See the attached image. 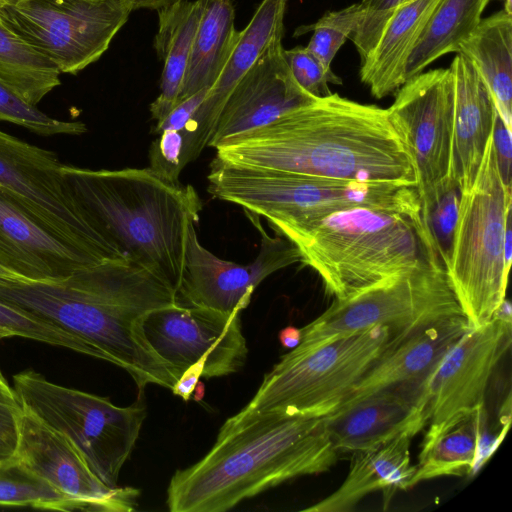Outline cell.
Segmentation results:
<instances>
[{
  "instance_id": "1",
  "label": "cell",
  "mask_w": 512,
  "mask_h": 512,
  "mask_svg": "<svg viewBox=\"0 0 512 512\" xmlns=\"http://www.w3.org/2000/svg\"><path fill=\"white\" fill-rule=\"evenodd\" d=\"M0 299L83 340L95 358L127 371L139 395L148 384L171 389L177 382L142 329L148 314L178 304L176 290L129 257L92 264L55 281L0 279Z\"/></svg>"
},
{
  "instance_id": "2",
  "label": "cell",
  "mask_w": 512,
  "mask_h": 512,
  "mask_svg": "<svg viewBox=\"0 0 512 512\" xmlns=\"http://www.w3.org/2000/svg\"><path fill=\"white\" fill-rule=\"evenodd\" d=\"M215 158L255 169L417 185L412 158L387 109L337 93L224 142Z\"/></svg>"
},
{
  "instance_id": "3",
  "label": "cell",
  "mask_w": 512,
  "mask_h": 512,
  "mask_svg": "<svg viewBox=\"0 0 512 512\" xmlns=\"http://www.w3.org/2000/svg\"><path fill=\"white\" fill-rule=\"evenodd\" d=\"M338 455L324 417L242 408L201 460L175 472L166 503L171 512H224L290 479L326 472Z\"/></svg>"
},
{
  "instance_id": "4",
  "label": "cell",
  "mask_w": 512,
  "mask_h": 512,
  "mask_svg": "<svg viewBox=\"0 0 512 512\" xmlns=\"http://www.w3.org/2000/svg\"><path fill=\"white\" fill-rule=\"evenodd\" d=\"M62 170L77 199L118 246L176 290L188 226L202 209L195 189L149 167L93 170L63 164Z\"/></svg>"
},
{
  "instance_id": "5",
  "label": "cell",
  "mask_w": 512,
  "mask_h": 512,
  "mask_svg": "<svg viewBox=\"0 0 512 512\" xmlns=\"http://www.w3.org/2000/svg\"><path fill=\"white\" fill-rule=\"evenodd\" d=\"M276 231L298 249L335 299L440 257L421 207H354ZM442 263V262H441Z\"/></svg>"
},
{
  "instance_id": "6",
  "label": "cell",
  "mask_w": 512,
  "mask_h": 512,
  "mask_svg": "<svg viewBox=\"0 0 512 512\" xmlns=\"http://www.w3.org/2000/svg\"><path fill=\"white\" fill-rule=\"evenodd\" d=\"M208 192L262 216L276 230L299 226L354 207H416L415 186L391 181H355L242 167L216 158Z\"/></svg>"
},
{
  "instance_id": "7",
  "label": "cell",
  "mask_w": 512,
  "mask_h": 512,
  "mask_svg": "<svg viewBox=\"0 0 512 512\" xmlns=\"http://www.w3.org/2000/svg\"><path fill=\"white\" fill-rule=\"evenodd\" d=\"M511 187L502 182L491 136L472 186L461 192L446 274L470 328L494 319L504 302L509 269L504 259Z\"/></svg>"
},
{
  "instance_id": "8",
  "label": "cell",
  "mask_w": 512,
  "mask_h": 512,
  "mask_svg": "<svg viewBox=\"0 0 512 512\" xmlns=\"http://www.w3.org/2000/svg\"><path fill=\"white\" fill-rule=\"evenodd\" d=\"M385 326L341 335L282 355L243 408L325 417L352 389L390 344Z\"/></svg>"
},
{
  "instance_id": "9",
  "label": "cell",
  "mask_w": 512,
  "mask_h": 512,
  "mask_svg": "<svg viewBox=\"0 0 512 512\" xmlns=\"http://www.w3.org/2000/svg\"><path fill=\"white\" fill-rule=\"evenodd\" d=\"M12 379L19 404L65 434L91 471L107 486L117 487L147 415L142 395L132 405L119 407L109 398L50 382L33 369Z\"/></svg>"
},
{
  "instance_id": "10",
  "label": "cell",
  "mask_w": 512,
  "mask_h": 512,
  "mask_svg": "<svg viewBox=\"0 0 512 512\" xmlns=\"http://www.w3.org/2000/svg\"><path fill=\"white\" fill-rule=\"evenodd\" d=\"M463 315L440 261L392 275L347 298L335 299L300 328L298 348L375 326L403 335L438 320Z\"/></svg>"
},
{
  "instance_id": "11",
  "label": "cell",
  "mask_w": 512,
  "mask_h": 512,
  "mask_svg": "<svg viewBox=\"0 0 512 512\" xmlns=\"http://www.w3.org/2000/svg\"><path fill=\"white\" fill-rule=\"evenodd\" d=\"M62 166L55 152L0 130L1 189L55 237L95 261L129 257L77 199Z\"/></svg>"
},
{
  "instance_id": "12",
  "label": "cell",
  "mask_w": 512,
  "mask_h": 512,
  "mask_svg": "<svg viewBox=\"0 0 512 512\" xmlns=\"http://www.w3.org/2000/svg\"><path fill=\"white\" fill-rule=\"evenodd\" d=\"M124 0H18L0 18L65 74L97 61L126 23Z\"/></svg>"
},
{
  "instance_id": "13",
  "label": "cell",
  "mask_w": 512,
  "mask_h": 512,
  "mask_svg": "<svg viewBox=\"0 0 512 512\" xmlns=\"http://www.w3.org/2000/svg\"><path fill=\"white\" fill-rule=\"evenodd\" d=\"M453 99L452 72L439 68L406 81L387 109L392 126L412 158L420 203L454 176Z\"/></svg>"
},
{
  "instance_id": "14",
  "label": "cell",
  "mask_w": 512,
  "mask_h": 512,
  "mask_svg": "<svg viewBox=\"0 0 512 512\" xmlns=\"http://www.w3.org/2000/svg\"><path fill=\"white\" fill-rule=\"evenodd\" d=\"M240 313L176 304L148 314L142 329L176 380L201 359L203 377H221L240 370L247 358Z\"/></svg>"
},
{
  "instance_id": "15",
  "label": "cell",
  "mask_w": 512,
  "mask_h": 512,
  "mask_svg": "<svg viewBox=\"0 0 512 512\" xmlns=\"http://www.w3.org/2000/svg\"><path fill=\"white\" fill-rule=\"evenodd\" d=\"M247 215L261 231L259 253L247 265L221 259L207 250L198 240L195 222L189 223L185 262L176 289L178 305L222 312L242 311L265 278L300 262L301 257L294 244L286 238L268 236L259 217Z\"/></svg>"
},
{
  "instance_id": "16",
  "label": "cell",
  "mask_w": 512,
  "mask_h": 512,
  "mask_svg": "<svg viewBox=\"0 0 512 512\" xmlns=\"http://www.w3.org/2000/svg\"><path fill=\"white\" fill-rule=\"evenodd\" d=\"M510 345V305L505 299L497 316L469 328L426 379L428 424L484 410L489 380Z\"/></svg>"
},
{
  "instance_id": "17",
  "label": "cell",
  "mask_w": 512,
  "mask_h": 512,
  "mask_svg": "<svg viewBox=\"0 0 512 512\" xmlns=\"http://www.w3.org/2000/svg\"><path fill=\"white\" fill-rule=\"evenodd\" d=\"M13 456L70 498L76 510L131 512L138 507V489L104 484L65 434L22 406Z\"/></svg>"
},
{
  "instance_id": "18",
  "label": "cell",
  "mask_w": 512,
  "mask_h": 512,
  "mask_svg": "<svg viewBox=\"0 0 512 512\" xmlns=\"http://www.w3.org/2000/svg\"><path fill=\"white\" fill-rule=\"evenodd\" d=\"M283 51L282 40L273 42L234 86L208 146L216 149L238 135L319 99L296 82Z\"/></svg>"
},
{
  "instance_id": "19",
  "label": "cell",
  "mask_w": 512,
  "mask_h": 512,
  "mask_svg": "<svg viewBox=\"0 0 512 512\" xmlns=\"http://www.w3.org/2000/svg\"><path fill=\"white\" fill-rule=\"evenodd\" d=\"M424 386L379 390L325 416V428L337 453L372 450L402 435L415 436L428 424Z\"/></svg>"
},
{
  "instance_id": "20",
  "label": "cell",
  "mask_w": 512,
  "mask_h": 512,
  "mask_svg": "<svg viewBox=\"0 0 512 512\" xmlns=\"http://www.w3.org/2000/svg\"><path fill=\"white\" fill-rule=\"evenodd\" d=\"M96 263L55 237L0 188V266L26 281L48 282Z\"/></svg>"
},
{
  "instance_id": "21",
  "label": "cell",
  "mask_w": 512,
  "mask_h": 512,
  "mask_svg": "<svg viewBox=\"0 0 512 512\" xmlns=\"http://www.w3.org/2000/svg\"><path fill=\"white\" fill-rule=\"evenodd\" d=\"M469 328L465 316L456 315L394 336L341 405L379 390L424 384Z\"/></svg>"
},
{
  "instance_id": "22",
  "label": "cell",
  "mask_w": 512,
  "mask_h": 512,
  "mask_svg": "<svg viewBox=\"0 0 512 512\" xmlns=\"http://www.w3.org/2000/svg\"><path fill=\"white\" fill-rule=\"evenodd\" d=\"M287 1L263 0L248 25L239 31L223 70L186 129L190 134L194 159L208 146L223 105L234 86L273 42L282 40Z\"/></svg>"
},
{
  "instance_id": "23",
  "label": "cell",
  "mask_w": 512,
  "mask_h": 512,
  "mask_svg": "<svg viewBox=\"0 0 512 512\" xmlns=\"http://www.w3.org/2000/svg\"><path fill=\"white\" fill-rule=\"evenodd\" d=\"M449 69L454 82L452 168L461 191L477 175L492 133V97L469 61L457 53Z\"/></svg>"
},
{
  "instance_id": "24",
  "label": "cell",
  "mask_w": 512,
  "mask_h": 512,
  "mask_svg": "<svg viewBox=\"0 0 512 512\" xmlns=\"http://www.w3.org/2000/svg\"><path fill=\"white\" fill-rule=\"evenodd\" d=\"M411 438L410 435H402L379 448L352 453L343 483L304 511L348 512L372 492L382 491L389 500L396 490L409 489L416 468L411 463Z\"/></svg>"
},
{
  "instance_id": "25",
  "label": "cell",
  "mask_w": 512,
  "mask_h": 512,
  "mask_svg": "<svg viewBox=\"0 0 512 512\" xmlns=\"http://www.w3.org/2000/svg\"><path fill=\"white\" fill-rule=\"evenodd\" d=\"M440 0H407L392 14L379 40L361 63L360 79L381 99L404 82V67L424 25Z\"/></svg>"
},
{
  "instance_id": "26",
  "label": "cell",
  "mask_w": 512,
  "mask_h": 512,
  "mask_svg": "<svg viewBox=\"0 0 512 512\" xmlns=\"http://www.w3.org/2000/svg\"><path fill=\"white\" fill-rule=\"evenodd\" d=\"M486 88L505 125L512 128V13L502 9L481 19L458 47Z\"/></svg>"
},
{
  "instance_id": "27",
  "label": "cell",
  "mask_w": 512,
  "mask_h": 512,
  "mask_svg": "<svg viewBox=\"0 0 512 512\" xmlns=\"http://www.w3.org/2000/svg\"><path fill=\"white\" fill-rule=\"evenodd\" d=\"M484 410L428 426L409 488L420 482L469 474L477 461Z\"/></svg>"
},
{
  "instance_id": "28",
  "label": "cell",
  "mask_w": 512,
  "mask_h": 512,
  "mask_svg": "<svg viewBox=\"0 0 512 512\" xmlns=\"http://www.w3.org/2000/svg\"><path fill=\"white\" fill-rule=\"evenodd\" d=\"M202 11V0H182L158 10L159 30L155 37V49L164 61V67L160 94L150 106L152 118L157 122L178 103Z\"/></svg>"
},
{
  "instance_id": "29",
  "label": "cell",
  "mask_w": 512,
  "mask_h": 512,
  "mask_svg": "<svg viewBox=\"0 0 512 512\" xmlns=\"http://www.w3.org/2000/svg\"><path fill=\"white\" fill-rule=\"evenodd\" d=\"M202 3L178 102L213 86L239 36L231 0H202Z\"/></svg>"
},
{
  "instance_id": "30",
  "label": "cell",
  "mask_w": 512,
  "mask_h": 512,
  "mask_svg": "<svg viewBox=\"0 0 512 512\" xmlns=\"http://www.w3.org/2000/svg\"><path fill=\"white\" fill-rule=\"evenodd\" d=\"M490 0H440L424 25L404 67V82L439 57L456 52L475 30Z\"/></svg>"
},
{
  "instance_id": "31",
  "label": "cell",
  "mask_w": 512,
  "mask_h": 512,
  "mask_svg": "<svg viewBox=\"0 0 512 512\" xmlns=\"http://www.w3.org/2000/svg\"><path fill=\"white\" fill-rule=\"evenodd\" d=\"M60 71L0 18V81L37 106L60 85Z\"/></svg>"
},
{
  "instance_id": "32",
  "label": "cell",
  "mask_w": 512,
  "mask_h": 512,
  "mask_svg": "<svg viewBox=\"0 0 512 512\" xmlns=\"http://www.w3.org/2000/svg\"><path fill=\"white\" fill-rule=\"evenodd\" d=\"M0 506L72 511L75 503L14 456L0 460Z\"/></svg>"
},
{
  "instance_id": "33",
  "label": "cell",
  "mask_w": 512,
  "mask_h": 512,
  "mask_svg": "<svg viewBox=\"0 0 512 512\" xmlns=\"http://www.w3.org/2000/svg\"><path fill=\"white\" fill-rule=\"evenodd\" d=\"M14 336L61 346L94 357L90 346L77 336L0 299V340Z\"/></svg>"
},
{
  "instance_id": "34",
  "label": "cell",
  "mask_w": 512,
  "mask_h": 512,
  "mask_svg": "<svg viewBox=\"0 0 512 512\" xmlns=\"http://www.w3.org/2000/svg\"><path fill=\"white\" fill-rule=\"evenodd\" d=\"M461 192L456 178L452 177L421 203L423 223L445 270L451 258Z\"/></svg>"
},
{
  "instance_id": "35",
  "label": "cell",
  "mask_w": 512,
  "mask_h": 512,
  "mask_svg": "<svg viewBox=\"0 0 512 512\" xmlns=\"http://www.w3.org/2000/svg\"><path fill=\"white\" fill-rule=\"evenodd\" d=\"M362 18L363 10L360 4H352L341 10L325 13L313 25L298 28L296 35L312 30L313 35L306 47L325 68L331 69L336 53L356 31Z\"/></svg>"
},
{
  "instance_id": "36",
  "label": "cell",
  "mask_w": 512,
  "mask_h": 512,
  "mask_svg": "<svg viewBox=\"0 0 512 512\" xmlns=\"http://www.w3.org/2000/svg\"><path fill=\"white\" fill-rule=\"evenodd\" d=\"M0 121L21 126L42 136L81 135L87 131L81 121L52 118L23 100L0 81Z\"/></svg>"
},
{
  "instance_id": "37",
  "label": "cell",
  "mask_w": 512,
  "mask_h": 512,
  "mask_svg": "<svg viewBox=\"0 0 512 512\" xmlns=\"http://www.w3.org/2000/svg\"><path fill=\"white\" fill-rule=\"evenodd\" d=\"M284 59L296 82L308 93L323 98L332 94L329 84H342L332 69L323 66L307 47L297 46L283 51Z\"/></svg>"
},
{
  "instance_id": "38",
  "label": "cell",
  "mask_w": 512,
  "mask_h": 512,
  "mask_svg": "<svg viewBox=\"0 0 512 512\" xmlns=\"http://www.w3.org/2000/svg\"><path fill=\"white\" fill-rule=\"evenodd\" d=\"M149 168L160 177L179 183L183 167L190 162L186 130L162 132L149 150Z\"/></svg>"
},
{
  "instance_id": "39",
  "label": "cell",
  "mask_w": 512,
  "mask_h": 512,
  "mask_svg": "<svg viewBox=\"0 0 512 512\" xmlns=\"http://www.w3.org/2000/svg\"><path fill=\"white\" fill-rule=\"evenodd\" d=\"M407 0H362L363 18L351 39L361 63L373 50L394 11Z\"/></svg>"
},
{
  "instance_id": "40",
  "label": "cell",
  "mask_w": 512,
  "mask_h": 512,
  "mask_svg": "<svg viewBox=\"0 0 512 512\" xmlns=\"http://www.w3.org/2000/svg\"><path fill=\"white\" fill-rule=\"evenodd\" d=\"M511 134V129L505 125L495 109L491 139L499 174L507 187H511Z\"/></svg>"
},
{
  "instance_id": "41",
  "label": "cell",
  "mask_w": 512,
  "mask_h": 512,
  "mask_svg": "<svg viewBox=\"0 0 512 512\" xmlns=\"http://www.w3.org/2000/svg\"><path fill=\"white\" fill-rule=\"evenodd\" d=\"M208 90L209 89H203L178 102L161 121L157 122L155 132L161 134L169 130L178 131L187 129L194 114L204 101Z\"/></svg>"
},
{
  "instance_id": "42",
  "label": "cell",
  "mask_w": 512,
  "mask_h": 512,
  "mask_svg": "<svg viewBox=\"0 0 512 512\" xmlns=\"http://www.w3.org/2000/svg\"><path fill=\"white\" fill-rule=\"evenodd\" d=\"M19 402L0 399V460L14 455L18 438Z\"/></svg>"
},
{
  "instance_id": "43",
  "label": "cell",
  "mask_w": 512,
  "mask_h": 512,
  "mask_svg": "<svg viewBox=\"0 0 512 512\" xmlns=\"http://www.w3.org/2000/svg\"><path fill=\"white\" fill-rule=\"evenodd\" d=\"M204 368V359L189 366L171 388L172 393L181 397L184 401H188L195 391L199 378L203 376Z\"/></svg>"
},
{
  "instance_id": "44",
  "label": "cell",
  "mask_w": 512,
  "mask_h": 512,
  "mask_svg": "<svg viewBox=\"0 0 512 512\" xmlns=\"http://www.w3.org/2000/svg\"><path fill=\"white\" fill-rule=\"evenodd\" d=\"M180 1L182 0H124V2L131 10L140 8L160 10L177 4Z\"/></svg>"
},
{
  "instance_id": "45",
  "label": "cell",
  "mask_w": 512,
  "mask_h": 512,
  "mask_svg": "<svg viewBox=\"0 0 512 512\" xmlns=\"http://www.w3.org/2000/svg\"><path fill=\"white\" fill-rule=\"evenodd\" d=\"M301 339V330L294 326H287L279 332V340L283 347L292 349L296 347Z\"/></svg>"
},
{
  "instance_id": "46",
  "label": "cell",
  "mask_w": 512,
  "mask_h": 512,
  "mask_svg": "<svg viewBox=\"0 0 512 512\" xmlns=\"http://www.w3.org/2000/svg\"><path fill=\"white\" fill-rule=\"evenodd\" d=\"M0 399L18 402L13 388L8 384L0 370Z\"/></svg>"
},
{
  "instance_id": "47",
  "label": "cell",
  "mask_w": 512,
  "mask_h": 512,
  "mask_svg": "<svg viewBox=\"0 0 512 512\" xmlns=\"http://www.w3.org/2000/svg\"><path fill=\"white\" fill-rule=\"evenodd\" d=\"M0 279L11 280V281H26L23 278H21L20 276H18L17 274L7 270L6 268H4L2 266H0Z\"/></svg>"
},
{
  "instance_id": "48",
  "label": "cell",
  "mask_w": 512,
  "mask_h": 512,
  "mask_svg": "<svg viewBox=\"0 0 512 512\" xmlns=\"http://www.w3.org/2000/svg\"><path fill=\"white\" fill-rule=\"evenodd\" d=\"M18 0H0V10L8 5H11L15 2H17Z\"/></svg>"
},
{
  "instance_id": "49",
  "label": "cell",
  "mask_w": 512,
  "mask_h": 512,
  "mask_svg": "<svg viewBox=\"0 0 512 512\" xmlns=\"http://www.w3.org/2000/svg\"><path fill=\"white\" fill-rule=\"evenodd\" d=\"M504 9L509 12V13H512L511 11V0H504Z\"/></svg>"
}]
</instances>
